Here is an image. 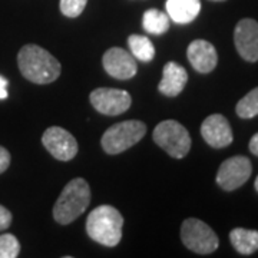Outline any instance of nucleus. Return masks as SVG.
<instances>
[{
	"label": "nucleus",
	"mask_w": 258,
	"mask_h": 258,
	"mask_svg": "<svg viewBox=\"0 0 258 258\" xmlns=\"http://www.w3.org/2000/svg\"><path fill=\"white\" fill-rule=\"evenodd\" d=\"M186 56L194 69L200 74H210L218 63V53L215 47L204 39H197L191 42L186 50Z\"/></svg>",
	"instance_id": "ddd939ff"
},
{
	"label": "nucleus",
	"mask_w": 258,
	"mask_h": 258,
	"mask_svg": "<svg viewBox=\"0 0 258 258\" xmlns=\"http://www.w3.org/2000/svg\"><path fill=\"white\" fill-rule=\"evenodd\" d=\"M91 103L102 115L116 116L126 112L132 105V98L123 89H113V88H98L91 92Z\"/></svg>",
	"instance_id": "0eeeda50"
},
{
	"label": "nucleus",
	"mask_w": 258,
	"mask_h": 258,
	"mask_svg": "<svg viewBox=\"0 0 258 258\" xmlns=\"http://www.w3.org/2000/svg\"><path fill=\"white\" fill-rule=\"evenodd\" d=\"M142 26L151 35H164L169 29V16L158 9H149L144 13Z\"/></svg>",
	"instance_id": "f3484780"
},
{
	"label": "nucleus",
	"mask_w": 258,
	"mask_h": 258,
	"mask_svg": "<svg viewBox=\"0 0 258 258\" xmlns=\"http://www.w3.org/2000/svg\"><path fill=\"white\" fill-rule=\"evenodd\" d=\"M12 220H13L12 212L8 208H5L3 205H0V231L8 230L12 225Z\"/></svg>",
	"instance_id": "4be33fe9"
},
{
	"label": "nucleus",
	"mask_w": 258,
	"mask_h": 258,
	"mask_svg": "<svg viewBox=\"0 0 258 258\" xmlns=\"http://www.w3.org/2000/svg\"><path fill=\"white\" fill-rule=\"evenodd\" d=\"M10 152L5 147H0V174H3L10 165Z\"/></svg>",
	"instance_id": "5701e85b"
},
{
	"label": "nucleus",
	"mask_w": 258,
	"mask_h": 258,
	"mask_svg": "<svg viewBox=\"0 0 258 258\" xmlns=\"http://www.w3.org/2000/svg\"><path fill=\"white\" fill-rule=\"evenodd\" d=\"M18 64L22 76L37 85L55 82L62 72V66L55 56L37 45L22 47L18 53Z\"/></svg>",
	"instance_id": "f257e3e1"
},
{
	"label": "nucleus",
	"mask_w": 258,
	"mask_h": 258,
	"mask_svg": "<svg viewBox=\"0 0 258 258\" xmlns=\"http://www.w3.org/2000/svg\"><path fill=\"white\" fill-rule=\"evenodd\" d=\"M42 144L52 157L63 162L72 161L79 149L74 135L60 126L47 128L42 137Z\"/></svg>",
	"instance_id": "1a4fd4ad"
},
{
	"label": "nucleus",
	"mask_w": 258,
	"mask_h": 258,
	"mask_svg": "<svg viewBox=\"0 0 258 258\" xmlns=\"http://www.w3.org/2000/svg\"><path fill=\"white\" fill-rule=\"evenodd\" d=\"M234 43L237 52L247 62L258 60V22L254 19H242L234 30Z\"/></svg>",
	"instance_id": "9b49d317"
},
{
	"label": "nucleus",
	"mask_w": 258,
	"mask_h": 258,
	"mask_svg": "<svg viewBox=\"0 0 258 258\" xmlns=\"http://www.w3.org/2000/svg\"><path fill=\"white\" fill-rule=\"evenodd\" d=\"M20 252V242L13 234L0 235V258H16Z\"/></svg>",
	"instance_id": "aec40b11"
},
{
	"label": "nucleus",
	"mask_w": 258,
	"mask_h": 258,
	"mask_svg": "<svg viewBox=\"0 0 258 258\" xmlns=\"http://www.w3.org/2000/svg\"><path fill=\"white\" fill-rule=\"evenodd\" d=\"M232 247L242 255H251L258 249V231L234 228L230 232Z\"/></svg>",
	"instance_id": "dca6fc26"
},
{
	"label": "nucleus",
	"mask_w": 258,
	"mask_h": 258,
	"mask_svg": "<svg viewBox=\"0 0 258 258\" xmlns=\"http://www.w3.org/2000/svg\"><path fill=\"white\" fill-rule=\"evenodd\" d=\"M181 240L188 249L197 254H211L220 245L218 235L210 225L198 218H186L181 227Z\"/></svg>",
	"instance_id": "423d86ee"
},
{
	"label": "nucleus",
	"mask_w": 258,
	"mask_h": 258,
	"mask_svg": "<svg viewBox=\"0 0 258 258\" xmlns=\"http://www.w3.org/2000/svg\"><path fill=\"white\" fill-rule=\"evenodd\" d=\"M147 134V125L141 120H123L112 125L102 135L103 151L109 155H118L138 144Z\"/></svg>",
	"instance_id": "20e7f679"
},
{
	"label": "nucleus",
	"mask_w": 258,
	"mask_h": 258,
	"mask_svg": "<svg viewBox=\"0 0 258 258\" xmlns=\"http://www.w3.org/2000/svg\"><path fill=\"white\" fill-rule=\"evenodd\" d=\"M252 165L248 158L232 157L225 159L217 172V184L224 191H235L245 184L251 176Z\"/></svg>",
	"instance_id": "6e6552de"
},
{
	"label": "nucleus",
	"mask_w": 258,
	"mask_h": 258,
	"mask_svg": "<svg viewBox=\"0 0 258 258\" xmlns=\"http://www.w3.org/2000/svg\"><path fill=\"white\" fill-rule=\"evenodd\" d=\"M186 82H188V74L184 66L176 62H168L162 69V79L158 85V89L162 95L174 98L184 91Z\"/></svg>",
	"instance_id": "4468645a"
},
{
	"label": "nucleus",
	"mask_w": 258,
	"mask_h": 258,
	"mask_svg": "<svg viewBox=\"0 0 258 258\" xmlns=\"http://www.w3.org/2000/svg\"><path fill=\"white\" fill-rule=\"evenodd\" d=\"M88 0H60L59 8L66 18H78L86 8Z\"/></svg>",
	"instance_id": "412c9836"
},
{
	"label": "nucleus",
	"mask_w": 258,
	"mask_h": 258,
	"mask_svg": "<svg viewBox=\"0 0 258 258\" xmlns=\"http://www.w3.org/2000/svg\"><path fill=\"white\" fill-rule=\"evenodd\" d=\"M8 79L6 78H3V76H0V99H6L8 96H9V93H8Z\"/></svg>",
	"instance_id": "b1692460"
},
{
	"label": "nucleus",
	"mask_w": 258,
	"mask_h": 258,
	"mask_svg": "<svg viewBox=\"0 0 258 258\" xmlns=\"http://www.w3.org/2000/svg\"><path fill=\"white\" fill-rule=\"evenodd\" d=\"M254 186H255V191L258 192V176H257V179H255V184H254Z\"/></svg>",
	"instance_id": "a878e982"
},
{
	"label": "nucleus",
	"mask_w": 258,
	"mask_h": 258,
	"mask_svg": "<svg viewBox=\"0 0 258 258\" xmlns=\"http://www.w3.org/2000/svg\"><path fill=\"white\" fill-rule=\"evenodd\" d=\"M128 45L132 56L141 62H151L155 56V47L147 36L131 35L128 37Z\"/></svg>",
	"instance_id": "a211bd4d"
},
{
	"label": "nucleus",
	"mask_w": 258,
	"mask_h": 258,
	"mask_svg": "<svg viewBox=\"0 0 258 258\" xmlns=\"http://www.w3.org/2000/svg\"><path fill=\"white\" fill-rule=\"evenodd\" d=\"M201 135L210 147L217 149L228 147L234 139L230 122L220 113H212L204 120L201 125Z\"/></svg>",
	"instance_id": "f8f14e48"
},
{
	"label": "nucleus",
	"mask_w": 258,
	"mask_h": 258,
	"mask_svg": "<svg viewBox=\"0 0 258 258\" xmlns=\"http://www.w3.org/2000/svg\"><path fill=\"white\" fill-rule=\"evenodd\" d=\"M102 62L106 74L119 81H128L138 72V64L135 57L129 55L128 50L122 47L108 49L102 57Z\"/></svg>",
	"instance_id": "9d476101"
},
{
	"label": "nucleus",
	"mask_w": 258,
	"mask_h": 258,
	"mask_svg": "<svg viewBox=\"0 0 258 258\" xmlns=\"http://www.w3.org/2000/svg\"><path fill=\"white\" fill-rule=\"evenodd\" d=\"M237 115L242 119H249L258 115V88L248 92L235 106Z\"/></svg>",
	"instance_id": "6ab92c4d"
},
{
	"label": "nucleus",
	"mask_w": 258,
	"mask_h": 258,
	"mask_svg": "<svg viewBox=\"0 0 258 258\" xmlns=\"http://www.w3.org/2000/svg\"><path fill=\"white\" fill-rule=\"evenodd\" d=\"M123 217L112 205L96 207L86 220L88 235L105 247H115L122 238Z\"/></svg>",
	"instance_id": "f03ea898"
},
{
	"label": "nucleus",
	"mask_w": 258,
	"mask_h": 258,
	"mask_svg": "<svg viewBox=\"0 0 258 258\" xmlns=\"http://www.w3.org/2000/svg\"><path fill=\"white\" fill-rule=\"evenodd\" d=\"M212 2H225V0H212Z\"/></svg>",
	"instance_id": "bb28decb"
},
{
	"label": "nucleus",
	"mask_w": 258,
	"mask_h": 258,
	"mask_svg": "<svg viewBox=\"0 0 258 258\" xmlns=\"http://www.w3.org/2000/svg\"><path fill=\"white\" fill-rule=\"evenodd\" d=\"M91 203V188L83 178L69 181L60 192L55 207L53 218L60 225H68L79 218Z\"/></svg>",
	"instance_id": "7ed1b4c3"
},
{
	"label": "nucleus",
	"mask_w": 258,
	"mask_h": 258,
	"mask_svg": "<svg viewBox=\"0 0 258 258\" xmlns=\"http://www.w3.org/2000/svg\"><path fill=\"white\" fill-rule=\"evenodd\" d=\"M249 151H251V154L258 157V134H255L249 141Z\"/></svg>",
	"instance_id": "393cba45"
},
{
	"label": "nucleus",
	"mask_w": 258,
	"mask_h": 258,
	"mask_svg": "<svg viewBox=\"0 0 258 258\" xmlns=\"http://www.w3.org/2000/svg\"><path fill=\"white\" fill-rule=\"evenodd\" d=\"M154 141L169 157L181 159L191 149V137L184 125L178 120L168 119L159 122L154 129Z\"/></svg>",
	"instance_id": "39448f33"
},
{
	"label": "nucleus",
	"mask_w": 258,
	"mask_h": 258,
	"mask_svg": "<svg viewBox=\"0 0 258 258\" xmlns=\"http://www.w3.org/2000/svg\"><path fill=\"white\" fill-rule=\"evenodd\" d=\"M165 6L169 19L179 25L191 23L201 12L200 0H166Z\"/></svg>",
	"instance_id": "2eb2a0df"
}]
</instances>
